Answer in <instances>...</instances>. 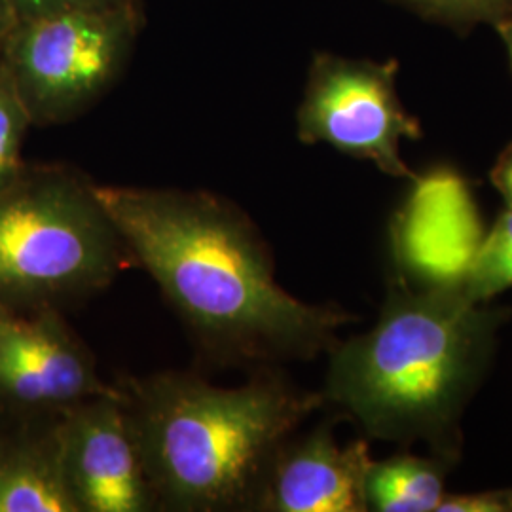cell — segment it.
Here are the masks:
<instances>
[{"label":"cell","mask_w":512,"mask_h":512,"mask_svg":"<svg viewBox=\"0 0 512 512\" xmlns=\"http://www.w3.org/2000/svg\"><path fill=\"white\" fill-rule=\"evenodd\" d=\"M463 291L476 302H490L512 287V209H507L480 243L458 277Z\"/></svg>","instance_id":"cell-12"},{"label":"cell","mask_w":512,"mask_h":512,"mask_svg":"<svg viewBox=\"0 0 512 512\" xmlns=\"http://www.w3.org/2000/svg\"><path fill=\"white\" fill-rule=\"evenodd\" d=\"M435 512H512V490L444 495Z\"/></svg>","instance_id":"cell-16"},{"label":"cell","mask_w":512,"mask_h":512,"mask_svg":"<svg viewBox=\"0 0 512 512\" xmlns=\"http://www.w3.org/2000/svg\"><path fill=\"white\" fill-rule=\"evenodd\" d=\"M59 461L78 512L158 509L122 389L93 397L55 423Z\"/></svg>","instance_id":"cell-8"},{"label":"cell","mask_w":512,"mask_h":512,"mask_svg":"<svg viewBox=\"0 0 512 512\" xmlns=\"http://www.w3.org/2000/svg\"><path fill=\"white\" fill-rule=\"evenodd\" d=\"M401 2L423 18L469 31L480 21L499 23L512 16V0H391Z\"/></svg>","instance_id":"cell-14"},{"label":"cell","mask_w":512,"mask_h":512,"mask_svg":"<svg viewBox=\"0 0 512 512\" xmlns=\"http://www.w3.org/2000/svg\"><path fill=\"white\" fill-rule=\"evenodd\" d=\"M293 437L277 450L251 511H366V473L372 459L365 440L344 446L330 423L300 439Z\"/></svg>","instance_id":"cell-9"},{"label":"cell","mask_w":512,"mask_h":512,"mask_svg":"<svg viewBox=\"0 0 512 512\" xmlns=\"http://www.w3.org/2000/svg\"><path fill=\"white\" fill-rule=\"evenodd\" d=\"M118 391L97 374L92 351L54 308L0 306V416L55 420Z\"/></svg>","instance_id":"cell-7"},{"label":"cell","mask_w":512,"mask_h":512,"mask_svg":"<svg viewBox=\"0 0 512 512\" xmlns=\"http://www.w3.org/2000/svg\"><path fill=\"white\" fill-rule=\"evenodd\" d=\"M135 266L160 287L203 353L220 365L313 359L355 317L306 304L274 274L268 245L232 202L203 190L97 186Z\"/></svg>","instance_id":"cell-1"},{"label":"cell","mask_w":512,"mask_h":512,"mask_svg":"<svg viewBox=\"0 0 512 512\" xmlns=\"http://www.w3.org/2000/svg\"><path fill=\"white\" fill-rule=\"evenodd\" d=\"M486 304L465 293L458 277L425 289L395 279L374 329L330 349L325 403L372 439H423L452 458L459 416L501 323Z\"/></svg>","instance_id":"cell-2"},{"label":"cell","mask_w":512,"mask_h":512,"mask_svg":"<svg viewBox=\"0 0 512 512\" xmlns=\"http://www.w3.org/2000/svg\"><path fill=\"white\" fill-rule=\"evenodd\" d=\"M14 25H16V18H14L10 0H0V52H2L6 38L12 33Z\"/></svg>","instance_id":"cell-18"},{"label":"cell","mask_w":512,"mask_h":512,"mask_svg":"<svg viewBox=\"0 0 512 512\" xmlns=\"http://www.w3.org/2000/svg\"><path fill=\"white\" fill-rule=\"evenodd\" d=\"M444 473L439 461L406 454L372 461L366 473V511L435 512L446 495Z\"/></svg>","instance_id":"cell-11"},{"label":"cell","mask_w":512,"mask_h":512,"mask_svg":"<svg viewBox=\"0 0 512 512\" xmlns=\"http://www.w3.org/2000/svg\"><path fill=\"white\" fill-rule=\"evenodd\" d=\"M55 423L0 416V512H78L61 469Z\"/></svg>","instance_id":"cell-10"},{"label":"cell","mask_w":512,"mask_h":512,"mask_svg":"<svg viewBox=\"0 0 512 512\" xmlns=\"http://www.w3.org/2000/svg\"><path fill=\"white\" fill-rule=\"evenodd\" d=\"M31 126L33 120L6 67L0 63V186L12 181L25 165L21 148Z\"/></svg>","instance_id":"cell-13"},{"label":"cell","mask_w":512,"mask_h":512,"mask_svg":"<svg viewBox=\"0 0 512 512\" xmlns=\"http://www.w3.org/2000/svg\"><path fill=\"white\" fill-rule=\"evenodd\" d=\"M490 179L507 203V209H512V143L499 154L497 162L492 167Z\"/></svg>","instance_id":"cell-17"},{"label":"cell","mask_w":512,"mask_h":512,"mask_svg":"<svg viewBox=\"0 0 512 512\" xmlns=\"http://www.w3.org/2000/svg\"><path fill=\"white\" fill-rule=\"evenodd\" d=\"M82 171L25 164L0 186V306L65 310L135 266Z\"/></svg>","instance_id":"cell-4"},{"label":"cell","mask_w":512,"mask_h":512,"mask_svg":"<svg viewBox=\"0 0 512 512\" xmlns=\"http://www.w3.org/2000/svg\"><path fill=\"white\" fill-rule=\"evenodd\" d=\"M137 0H10L16 23L52 18L78 10H105Z\"/></svg>","instance_id":"cell-15"},{"label":"cell","mask_w":512,"mask_h":512,"mask_svg":"<svg viewBox=\"0 0 512 512\" xmlns=\"http://www.w3.org/2000/svg\"><path fill=\"white\" fill-rule=\"evenodd\" d=\"M495 27H497L499 35H501L503 42H505V48H507L509 57H511L512 67V16H509V18L501 19L499 23H495Z\"/></svg>","instance_id":"cell-19"},{"label":"cell","mask_w":512,"mask_h":512,"mask_svg":"<svg viewBox=\"0 0 512 512\" xmlns=\"http://www.w3.org/2000/svg\"><path fill=\"white\" fill-rule=\"evenodd\" d=\"M141 27L139 0L16 23L0 63L33 126L65 124L93 107L126 69Z\"/></svg>","instance_id":"cell-5"},{"label":"cell","mask_w":512,"mask_h":512,"mask_svg":"<svg viewBox=\"0 0 512 512\" xmlns=\"http://www.w3.org/2000/svg\"><path fill=\"white\" fill-rule=\"evenodd\" d=\"M158 509L251 511L283 442L325 404L323 393L260 370L219 387L186 372L118 382Z\"/></svg>","instance_id":"cell-3"},{"label":"cell","mask_w":512,"mask_h":512,"mask_svg":"<svg viewBox=\"0 0 512 512\" xmlns=\"http://www.w3.org/2000/svg\"><path fill=\"white\" fill-rule=\"evenodd\" d=\"M399 63H374L332 54L313 57L298 107V139L325 143L357 160H368L391 177L416 179L401 158L404 137H423L420 122L397 95Z\"/></svg>","instance_id":"cell-6"}]
</instances>
